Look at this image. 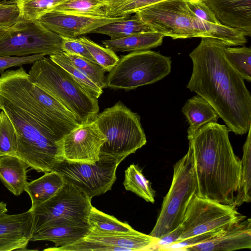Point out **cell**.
Instances as JSON below:
<instances>
[{
    "label": "cell",
    "instance_id": "836d02e7",
    "mask_svg": "<svg viewBox=\"0 0 251 251\" xmlns=\"http://www.w3.org/2000/svg\"><path fill=\"white\" fill-rule=\"evenodd\" d=\"M52 61L69 73L93 96L98 99L103 92L102 89L95 83L83 71L75 66L63 52L50 55Z\"/></svg>",
    "mask_w": 251,
    "mask_h": 251
},
{
    "label": "cell",
    "instance_id": "60d3db41",
    "mask_svg": "<svg viewBox=\"0 0 251 251\" xmlns=\"http://www.w3.org/2000/svg\"><path fill=\"white\" fill-rule=\"evenodd\" d=\"M188 8L199 19L215 24H221L203 0H185Z\"/></svg>",
    "mask_w": 251,
    "mask_h": 251
},
{
    "label": "cell",
    "instance_id": "e0dca14e",
    "mask_svg": "<svg viewBox=\"0 0 251 251\" xmlns=\"http://www.w3.org/2000/svg\"><path fill=\"white\" fill-rule=\"evenodd\" d=\"M32 211L0 216V251L24 250L33 235Z\"/></svg>",
    "mask_w": 251,
    "mask_h": 251
},
{
    "label": "cell",
    "instance_id": "5bb4252c",
    "mask_svg": "<svg viewBox=\"0 0 251 251\" xmlns=\"http://www.w3.org/2000/svg\"><path fill=\"white\" fill-rule=\"evenodd\" d=\"M106 139L94 122L79 125L57 142L64 161L95 164Z\"/></svg>",
    "mask_w": 251,
    "mask_h": 251
},
{
    "label": "cell",
    "instance_id": "44dd1931",
    "mask_svg": "<svg viewBox=\"0 0 251 251\" xmlns=\"http://www.w3.org/2000/svg\"><path fill=\"white\" fill-rule=\"evenodd\" d=\"M196 37H210L222 41L226 46H243L247 42L246 36L236 29L222 24H215L201 20L190 11Z\"/></svg>",
    "mask_w": 251,
    "mask_h": 251
},
{
    "label": "cell",
    "instance_id": "ac0fdd59",
    "mask_svg": "<svg viewBox=\"0 0 251 251\" xmlns=\"http://www.w3.org/2000/svg\"><path fill=\"white\" fill-rule=\"evenodd\" d=\"M220 23L251 36V0H203Z\"/></svg>",
    "mask_w": 251,
    "mask_h": 251
},
{
    "label": "cell",
    "instance_id": "4316f807",
    "mask_svg": "<svg viewBox=\"0 0 251 251\" xmlns=\"http://www.w3.org/2000/svg\"><path fill=\"white\" fill-rule=\"evenodd\" d=\"M248 132L241 159L239 182L234 198L235 206H239L251 201V126Z\"/></svg>",
    "mask_w": 251,
    "mask_h": 251
},
{
    "label": "cell",
    "instance_id": "74e56055",
    "mask_svg": "<svg viewBox=\"0 0 251 251\" xmlns=\"http://www.w3.org/2000/svg\"><path fill=\"white\" fill-rule=\"evenodd\" d=\"M52 251H125L123 249L101 244L82 238L75 243L63 247H53L44 250Z\"/></svg>",
    "mask_w": 251,
    "mask_h": 251
},
{
    "label": "cell",
    "instance_id": "7bdbcfd3",
    "mask_svg": "<svg viewBox=\"0 0 251 251\" xmlns=\"http://www.w3.org/2000/svg\"><path fill=\"white\" fill-rule=\"evenodd\" d=\"M45 55L44 54H35L23 56H0V74H2L5 70L10 67H21L24 65L33 64L37 60Z\"/></svg>",
    "mask_w": 251,
    "mask_h": 251
},
{
    "label": "cell",
    "instance_id": "cb8c5ba5",
    "mask_svg": "<svg viewBox=\"0 0 251 251\" xmlns=\"http://www.w3.org/2000/svg\"><path fill=\"white\" fill-rule=\"evenodd\" d=\"M163 36L155 31H148L130 36L101 41L106 48L114 51H137L150 50L162 45Z\"/></svg>",
    "mask_w": 251,
    "mask_h": 251
},
{
    "label": "cell",
    "instance_id": "9c48e42d",
    "mask_svg": "<svg viewBox=\"0 0 251 251\" xmlns=\"http://www.w3.org/2000/svg\"><path fill=\"white\" fill-rule=\"evenodd\" d=\"M92 206L91 199L73 184L65 181L52 197L29 209L33 215V233L49 226L88 227L87 219Z\"/></svg>",
    "mask_w": 251,
    "mask_h": 251
},
{
    "label": "cell",
    "instance_id": "7a4b0ae2",
    "mask_svg": "<svg viewBox=\"0 0 251 251\" xmlns=\"http://www.w3.org/2000/svg\"><path fill=\"white\" fill-rule=\"evenodd\" d=\"M226 126L212 122L187 137L198 184L197 196L234 205L241 159L234 153Z\"/></svg>",
    "mask_w": 251,
    "mask_h": 251
},
{
    "label": "cell",
    "instance_id": "7c38bea8",
    "mask_svg": "<svg viewBox=\"0 0 251 251\" xmlns=\"http://www.w3.org/2000/svg\"><path fill=\"white\" fill-rule=\"evenodd\" d=\"M135 15L151 31L163 37H196L185 0H163L138 10Z\"/></svg>",
    "mask_w": 251,
    "mask_h": 251
},
{
    "label": "cell",
    "instance_id": "ba28073f",
    "mask_svg": "<svg viewBox=\"0 0 251 251\" xmlns=\"http://www.w3.org/2000/svg\"><path fill=\"white\" fill-rule=\"evenodd\" d=\"M170 57L151 50L132 51L123 56L105 77L104 88L132 90L151 84L168 75Z\"/></svg>",
    "mask_w": 251,
    "mask_h": 251
},
{
    "label": "cell",
    "instance_id": "484cf974",
    "mask_svg": "<svg viewBox=\"0 0 251 251\" xmlns=\"http://www.w3.org/2000/svg\"><path fill=\"white\" fill-rule=\"evenodd\" d=\"M87 223L89 232L94 234L126 233L136 231L127 223L122 222L93 206L88 214Z\"/></svg>",
    "mask_w": 251,
    "mask_h": 251
},
{
    "label": "cell",
    "instance_id": "7dc6e473",
    "mask_svg": "<svg viewBox=\"0 0 251 251\" xmlns=\"http://www.w3.org/2000/svg\"><path fill=\"white\" fill-rule=\"evenodd\" d=\"M1 110L0 109V113Z\"/></svg>",
    "mask_w": 251,
    "mask_h": 251
},
{
    "label": "cell",
    "instance_id": "52a82bcc",
    "mask_svg": "<svg viewBox=\"0 0 251 251\" xmlns=\"http://www.w3.org/2000/svg\"><path fill=\"white\" fill-rule=\"evenodd\" d=\"M198 192V184L191 147L174 166L170 189L164 197L156 224L149 234L160 239L182 222L187 207Z\"/></svg>",
    "mask_w": 251,
    "mask_h": 251
},
{
    "label": "cell",
    "instance_id": "f546056e",
    "mask_svg": "<svg viewBox=\"0 0 251 251\" xmlns=\"http://www.w3.org/2000/svg\"><path fill=\"white\" fill-rule=\"evenodd\" d=\"M52 11L90 17H106L103 0H64Z\"/></svg>",
    "mask_w": 251,
    "mask_h": 251
},
{
    "label": "cell",
    "instance_id": "1f68e13d",
    "mask_svg": "<svg viewBox=\"0 0 251 251\" xmlns=\"http://www.w3.org/2000/svg\"><path fill=\"white\" fill-rule=\"evenodd\" d=\"M163 0H103L106 16L129 17L138 10Z\"/></svg>",
    "mask_w": 251,
    "mask_h": 251
},
{
    "label": "cell",
    "instance_id": "d6986e66",
    "mask_svg": "<svg viewBox=\"0 0 251 251\" xmlns=\"http://www.w3.org/2000/svg\"><path fill=\"white\" fill-rule=\"evenodd\" d=\"M84 239L129 251H153L157 240L138 231L126 233L94 234L89 232Z\"/></svg>",
    "mask_w": 251,
    "mask_h": 251
},
{
    "label": "cell",
    "instance_id": "d590c367",
    "mask_svg": "<svg viewBox=\"0 0 251 251\" xmlns=\"http://www.w3.org/2000/svg\"><path fill=\"white\" fill-rule=\"evenodd\" d=\"M78 38L85 46L95 62L105 72H110L118 62L119 58L111 49L102 47L84 36Z\"/></svg>",
    "mask_w": 251,
    "mask_h": 251
},
{
    "label": "cell",
    "instance_id": "277c9868",
    "mask_svg": "<svg viewBox=\"0 0 251 251\" xmlns=\"http://www.w3.org/2000/svg\"><path fill=\"white\" fill-rule=\"evenodd\" d=\"M0 108L9 118L18 138L16 156L37 172H49L64 159L58 145L60 139L25 111L0 96Z\"/></svg>",
    "mask_w": 251,
    "mask_h": 251
},
{
    "label": "cell",
    "instance_id": "4dcf8cb0",
    "mask_svg": "<svg viewBox=\"0 0 251 251\" xmlns=\"http://www.w3.org/2000/svg\"><path fill=\"white\" fill-rule=\"evenodd\" d=\"M224 56L232 67L249 82L251 81V49L245 46H225Z\"/></svg>",
    "mask_w": 251,
    "mask_h": 251
},
{
    "label": "cell",
    "instance_id": "83f0119b",
    "mask_svg": "<svg viewBox=\"0 0 251 251\" xmlns=\"http://www.w3.org/2000/svg\"><path fill=\"white\" fill-rule=\"evenodd\" d=\"M148 31L151 30L134 15L130 18L129 17L102 25L92 33L106 35L113 40Z\"/></svg>",
    "mask_w": 251,
    "mask_h": 251
},
{
    "label": "cell",
    "instance_id": "d4e9b609",
    "mask_svg": "<svg viewBox=\"0 0 251 251\" xmlns=\"http://www.w3.org/2000/svg\"><path fill=\"white\" fill-rule=\"evenodd\" d=\"M89 232L88 227L49 226L33 234L30 241H48L54 243L55 247H63L83 238Z\"/></svg>",
    "mask_w": 251,
    "mask_h": 251
},
{
    "label": "cell",
    "instance_id": "f6af8a7d",
    "mask_svg": "<svg viewBox=\"0 0 251 251\" xmlns=\"http://www.w3.org/2000/svg\"><path fill=\"white\" fill-rule=\"evenodd\" d=\"M7 211L6 203L3 201H0V216L7 213Z\"/></svg>",
    "mask_w": 251,
    "mask_h": 251
},
{
    "label": "cell",
    "instance_id": "f35d334b",
    "mask_svg": "<svg viewBox=\"0 0 251 251\" xmlns=\"http://www.w3.org/2000/svg\"><path fill=\"white\" fill-rule=\"evenodd\" d=\"M17 0H0V26L10 27L20 19Z\"/></svg>",
    "mask_w": 251,
    "mask_h": 251
},
{
    "label": "cell",
    "instance_id": "f1b7e54d",
    "mask_svg": "<svg viewBox=\"0 0 251 251\" xmlns=\"http://www.w3.org/2000/svg\"><path fill=\"white\" fill-rule=\"evenodd\" d=\"M123 185L126 190L130 191L147 202L153 203L154 192L151 184L144 176L138 165L131 164L126 170Z\"/></svg>",
    "mask_w": 251,
    "mask_h": 251
},
{
    "label": "cell",
    "instance_id": "8992f818",
    "mask_svg": "<svg viewBox=\"0 0 251 251\" xmlns=\"http://www.w3.org/2000/svg\"><path fill=\"white\" fill-rule=\"evenodd\" d=\"M94 121L106 139L101 154L124 160L147 143L140 116L121 101L98 114Z\"/></svg>",
    "mask_w": 251,
    "mask_h": 251
},
{
    "label": "cell",
    "instance_id": "6da1fadb",
    "mask_svg": "<svg viewBox=\"0 0 251 251\" xmlns=\"http://www.w3.org/2000/svg\"><path fill=\"white\" fill-rule=\"evenodd\" d=\"M201 38L189 54L193 71L187 88L205 99L230 131L246 134L251 126V95L245 79L225 58L222 41Z\"/></svg>",
    "mask_w": 251,
    "mask_h": 251
},
{
    "label": "cell",
    "instance_id": "603a6c76",
    "mask_svg": "<svg viewBox=\"0 0 251 251\" xmlns=\"http://www.w3.org/2000/svg\"><path fill=\"white\" fill-rule=\"evenodd\" d=\"M65 181L59 173L52 171L45 173L40 177L27 182L25 191L29 195L31 210L55 194L64 185Z\"/></svg>",
    "mask_w": 251,
    "mask_h": 251
},
{
    "label": "cell",
    "instance_id": "3957f363",
    "mask_svg": "<svg viewBox=\"0 0 251 251\" xmlns=\"http://www.w3.org/2000/svg\"><path fill=\"white\" fill-rule=\"evenodd\" d=\"M0 96L59 139L80 125L65 105L31 80L22 66L1 74Z\"/></svg>",
    "mask_w": 251,
    "mask_h": 251
},
{
    "label": "cell",
    "instance_id": "ee69618b",
    "mask_svg": "<svg viewBox=\"0 0 251 251\" xmlns=\"http://www.w3.org/2000/svg\"><path fill=\"white\" fill-rule=\"evenodd\" d=\"M182 232L181 225L160 239H157L153 251H162L165 247L179 240Z\"/></svg>",
    "mask_w": 251,
    "mask_h": 251
},
{
    "label": "cell",
    "instance_id": "4fadbf2b",
    "mask_svg": "<svg viewBox=\"0 0 251 251\" xmlns=\"http://www.w3.org/2000/svg\"><path fill=\"white\" fill-rule=\"evenodd\" d=\"M235 208L195 195L180 225L182 232L179 240L223 228L236 221L241 215Z\"/></svg>",
    "mask_w": 251,
    "mask_h": 251
},
{
    "label": "cell",
    "instance_id": "30bf717a",
    "mask_svg": "<svg viewBox=\"0 0 251 251\" xmlns=\"http://www.w3.org/2000/svg\"><path fill=\"white\" fill-rule=\"evenodd\" d=\"M62 41L61 36L47 29L39 21L20 19L0 37V56L60 54L63 53Z\"/></svg>",
    "mask_w": 251,
    "mask_h": 251
},
{
    "label": "cell",
    "instance_id": "5b68a950",
    "mask_svg": "<svg viewBox=\"0 0 251 251\" xmlns=\"http://www.w3.org/2000/svg\"><path fill=\"white\" fill-rule=\"evenodd\" d=\"M28 73L35 83L65 105L80 125L95 120L99 111L98 99L50 57L37 60Z\"/></svg>",
    "mask_w": 251,
    "mask_h": 251
},
{
    "label": "cell",
    "instance_id": "8fae6325",
    "mask_svg": "<svg viewBox=\"0 0 251 251\" xmlns=\"http://www.w3.org/2000/svg\"><path fill=\"white\" fill-rule=\"evenodd\" d=\"M123 160L100 154L95 164L69 162L66 161L53 170L69 182L92 198L111 189L116 179V170Z\"/></svg>",
    "mask_w": 251,
    "mask_h": 251
},
{
    "label": "cell",
    "instance_id": "d6a6232c",
    "mask_svg": "<svg viewBox=\"0 0 251 251\" xmlns=\"http://www.w3.org/2000/svg\"><path fill=\"white\" fill-rule=\"evenodd\" d=\"M64 0H17L20 19L26 21H38L45 14L51 11Z\"/></svg>",
    "mask_w": 251,
    "mask_h": 251
},
{
    "label": "cell",
    "instance_id": "8d00e7d4",
    "mask_svg": "<svg viewBox=\"0 0 251 251\" xmlns=\"http://www.w3.org/2000/svg\"><path fill=\"white\" fill-rule=\"evenodd\" d=\"M63 53L75 66L87 74L101 89L104 88L105 71L101 67L82 57Z\"/></svg>",
    "mask_w": 251,
    "mask_h": 251
},
{
    "label": "cell",
    "instance_id": "7402d4cb",
    "mask_svg": "<svg viewBox=\"0 0 251 251\" xmlns=\"http://www.w3.org/2000/svg\"><path fill=\"white\" fill-rule=\"evenodd\" d=\"M189 126L187 137L192 136L205 125L217 122L219 116L214 108L202 97L197 95L188 99L182 108Z\"/></svg>",
    "mask_w": 251,
    "mask_h": 251
},
{
    "label": "cell",
    "instance_id": "2e32d148",
    "mask_svg": "<svg viewBox=\"0 0 251 251\" xmlns=\"http://www.w3.org/2000/svg\"><path fill=\"white\" fill-rule=\"evenodd\" d=\"M245 249H251V220L241 215L214 238L184 251H231Z\"/></svg>",
    "mask_w": 251,
    "mask_h": 251
},
{
    "label": "cell",
    "instance_id": "bcb514c9",
    "mask_svg": "<svg viewBox=\"0 0 251 251\" xmlns=\"http://www.w3.org/2000/svg\"><path fill=\"white\" fill-rule=\"evenodd\" d=\"M9 27L0 26V37L7 30Z\"/></svg>",
    "mask_w": 251,
    "mask_h": 251
},
{
    "label": "cell",
    "instance_id": "9a60e30c",
    "mask_svg": "<svg viewBox=\"0 0 251 251\" xmlns=\"http://www.w3.org/2000/svg\"><path fill=\"white\" fill-rule=\"evenodd\" d=\"M129 17H90L52 11L41 17L38 21L47 29L62 37L76 38L92 33L104 25Z\"/></svg>",
    "mask_w": 251,
    "mask_h": 251
},
{
    "label": "cell",
    "instance_id": "e575fe53",
    "mask_svg": "<svg viewBox=\"0 0 251 251\" xmlns=\"http://www.w3.org/2000/svg\"><path fill=\"white\" fill-rule=\"evenodd\" d=\"M18 148L17 134L9 118L2 110L0 113V157L16 156Z\"/></svg>",
    "mask_w": 251,
    "mask_h": 251
},
{
    "label": "cell",
    "instance_id": "ffe728a7",
    "mask_svg": "<svg viewBox=\"0 0 251 251\" xmlns=\"http://www.w3.org/2000/svg\"><path fill=\"white\" fill-rule=\"evenodd\" d=\"M28 167L24 161L17 156L6 155L0 157V180L16 196L25 191Z\"/></svg>",
    "mask_w": 251,
    "mask_h": 251
},
{
    "label": "cell",
    "instance_id": "ab89813d",
    "mask_svg": "<svg viewBox=\"0 0 251 251\" xmlns=\"http://www.w3.org/2000/svg\"><path fill=\"white\" fill-rule=\"evenodd\" d=\"M225 227L179 240L165 247L162 251H184L187 248L210 240L219 234Z\"/></svg>",
    "mask_w": 251,
    "mask_h": 251
},
{
    "label": "cell",
    "instance_id": "b9f144b4",
    "mask_svg": "<svg viewBox=\"0 0 251 251\" xmlns=\"http://www.w3.org/2000/svg\"><path fill=\"white\" fill-rule=\"evenodd\" d=\"M61 49L63 52L76 55L95 63L85 46L78 38L62 37Z\"/></svg>",
    "mask_w": 251,
    "mask_h": 251
}]
</instances>
